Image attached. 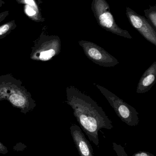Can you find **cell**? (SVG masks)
<instances>
[{"label":"cell","instance_id":"obj_1","mask_svg":"<svg viewBox=\"0 0 156 156\" xmlns=\"http://www.w3.org/2000/svg\"><path fill=\"white\" fill-rule=\"evenodd\" d=\"M67 102L72 108L73 115L91 142L99 146V131L111 130L112 122L102 108L89 96L78 88L70 86L66 89Z\"/></svg>","mask_w":156,"mask_h":156},{"label":"cell","instance_id":"obj_2","mask_svg":"<svg viewBox=\"0 0 156 156\" xmlns=\"http://www.w3.org/2000/svg\"><path fill=\"white\" fill-rule=\"evenodd\" d=\"M7 101L11 105L26 114L36 106L35 101L23 82L14 77L12 74L0 76V101Z\"/></svg>","mask_w":156,"mask_h":156},{"label":"cell","instance_id":"obj_3","mask_svg":"<svg viewBox=\"0 0 156 156\" xmlns=\"http://www.w3.org/2000/svg\"><path fill=\"white\" fill-rule=\"evenodd\" d=\"M33 42L34 45L31 47L30 55L31 60L47 62L58 55L61 51V40L58 36L48 35L43 32Z\"/></svg>","mask_w":156,"mask_h":156},{"label":"cell","instance_id":"obj_4","mask_svg":"<svg viewBox=\"0 0 156 156\" xmlns=\"http://www.w3.org/2000/svg\"><path fill=\"white\" fill-rule=\"evenodd\" d=\"M91 7L97 23L101 27L119 36L132 38L127 30L122 29L117 25L111 12L110 5L105 0H93Z\"/></svg>","mask_w":156,"mask_h":156},{"label":"cell","instance_id":"obj_5","mask_svg":"<svg viewBox=\"0 0 156 156\" xmlns=\"http://www.w3.org/2000/svg\"><path fill=\"white\" fill-rule=\"evenodd\" d=\"M106 98L118 117L129 126H135L139 123V113L134 107L101 85L94 84Z\"/></svg>","mask_w":156,"mask_h":156},{"label":"cell","instance_id":"obj_6","mask_svg":"<svg viewBox=\"0 0 156 156\" xmlns=\"http://www.w3.org/2000/svg\"><path fill=\"white\" fill-rule=\"evenodd\" d=\"M79 44L82 48L87 57L93 62L103 67H113L119 62L113 56L95 43L80 40Z\"/></svg>","mask_w":156,"mask_h":156},{"label":"cell","instance_id":"obj_7","mask_svg":"<svg viewBox=\"0 0 156 156\" xmlns=\"http://www.w3.org/2000/svg\"><path fill=\"white\" fill-rule=\"evenodd\" d=\"M126 15L133 27L151 44L156 46V32L147 19L126 7Z\"/></svg>","mask_w":156,"mask_h":156},{"label":"cell","instance_id":"obj_8","mask_svg":"<svg viewBox=\"0 0 156 156\" xmlns=\"http://www.w3.org/2000/svg\"><path fill=\"white\" fill-rule=\"evenodd\" d=\"M70 132L80 156H94L92 147L85 137L81 127L77 125H72Z\"/></svg>","mask_w":156,"mask_h":156},{"label":"cell","instance_id":"obj_9","mask_svg":"<svg viewBox=\"0 0 156 156\" xmlns=\"http://www.w3.org/2000/svg\"><path fill=\"white\" fill-rule=\"evenodd\" d=\"M156 62L154 61L141 77L136 89L138 94L145 93L151 90L156 82Z\"/></svg>","mask_w":156,"mask_h":156},{"label":"cell","instance_id":"obj_10","mask_svg":"<svg viewBox=\"0 0 156 156\" xmlns=\"http://www.w3.org/2000/svg\"><path fill=\"white\" fill-rule=\"evenodd\" d=\"M16 24L15 20L5 23L0 26V39L5 38L15 29Z\"/></svg>","mask_w":156,"mask_h":156},{"label":"cell","instance_id":"obj_11","mask_svg":"<svg viewBox=\"0 0 156 156\" xmlns=\"http://www.w3.org/2000/svg\"><path fill=\"white\" fill-rule=\"evenodd\" d=\"M146 16L151 24L154 27V29H156V7L151 6L149 9L144 10Z\"/></svg>","mask_w":156,"mask_h":156},{"label":"cell","instance_id":"obj_12","mask_svg":"<svg viewBox=\"0 0 156 156\" xmlns=\"http://www.w3.org/2000/svg\"><path fill=\"white\" fill-rule=\"evenodd\" d=\"M113 148L118 156H128L125 150L124 147L121 145L117 144L116 143H113Z\"/></svg>","mask_w":156,"mask_h":156},{"label":"cell","instance_id":"obj_13","mask_svg":"<svg viewBox=\"0 0 156 156\" xmlns=\"http://www.w3.org/2000/svg\"><path fill=\"white\" fill-rule=\"evenodd\" d=\"M132 156H155L153 154L149 153V152H146V151H139L134 154Z\"/></svg>","mask_w":156,"mask_h":156},{"label":"cell","instance_id":"obj_14","mask_svg":"<svg viewBox=\"0 0 156 156\" xmlns=\"http://www.w3.org/2000/svg\"><path fill=\"white\" fill-rule=\"evenodd\" d=\"M8 153V150L7 147L0 142V154H5Z\"/></svg>","mask_w":156,"mask_h":156},{"label":"cell","instance_id":"obj_15","mask_svg":"<svg viewBox=\"0 0 156 156\" xmlns=\"http://www.w3.org/2000/svg\"><path fill=\"white\" fill-rule=\"evenodd\" d=\"M9 11H5L0 13V23H2L4 20L5 19L6 16L9 15Z\"/></svg>","mask_w":156,"mask_h":156},{"label":"cell","instance_id":"obj_16","mask_svg":"<svg viewBox=\"0 0 156 156\" xmlns=\"http://www.w3.org/2000/svg\"><path fill=\"white\" fill-rule=\"evenodd\" d=\"M5 3L4 1H3V0H0V8Z\"/></svg>","mask_w":156,"mask_h":156}]
</instances>
